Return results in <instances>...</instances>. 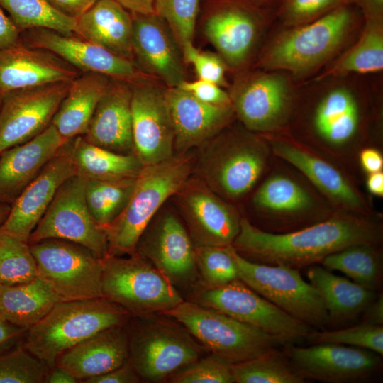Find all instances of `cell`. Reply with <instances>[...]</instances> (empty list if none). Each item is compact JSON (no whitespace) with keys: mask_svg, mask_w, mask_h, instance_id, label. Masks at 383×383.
Returning a JSON list of instances; mask_svg holds the SVG:
<instances>
[{"mask_svg":"<svg viewBox=\"0 0 383 383\" xmlns=\"http://www.w3.org/2000/svg\"><path fill=\"white\" fill-rule=\"evenodd\" d=\"M355 0H282L276 14L286 27L311 22Z\"/></svg>","mask_w":383,"mask_h":383,"instance_id":"47","label":"cell"},{"mask_svg":"<svg viewBox=\"0 0 383 383\" xmlns=\"http://www.w3.org/2000/svg\"><path fill=\"white\" fill-rule=\"evenodd\" d=\"M21 29L0 6V50L21 41Z\"/></svg>","mask_w":383,"mask_h":383,"instance_id":"52","label":"cell"},{"mask_svg":"<svg viewBox=\"0 0 383 383\" xmlns=\"http://www.w3.org/2000/svg\"><path fill=\"white\" fill-rule=\"evenodd\" d=\"M306 276L323 299L330 323L355 318L377 296L375 291L319 266L309 267Z\"/></svg>","mask_w":383,"mask_h":383,"instance_id":"30","label":"cell"},{"mask_svg":"<svg viewBox=\"0 0 383 383\" xmlns=\"http://www.w3.org/2000/svg\"><path fill=\"white\" fill-rule=\"evenodd\" d=\"M259 20L257 13L249 7L227 5L208 18L204 33L224 62L238 67L250 55L256 39Z\"/></svg>","mask_w":383,"mask_h":383,"instance_id":"27","label":"cell"},{"mask_svg":"<svg viewBox=\"0 0 383 383\" xmlns=\"http://www.w3.org/2000/svg\"><path fill=\"white\" fill-rule=\"evenodd\" d=\"M111 79L99 73L83 72L70 82L52 121L64 138L71 140L85 133Z\"/></svg>","mask_w":383,"mask_h":383,"instance_id":"29","label":"cell"},{"mask_svg":"<svg viewBox=\"0 0 383 383\" xmlns=\"http://www.w3.org/2000/svg\"><path fill=\"white\" fill-rule=\"evenodd\" d=\"M72 160L76 175L87 180L135 179L144 167L135 154L116 152L95 145L82 135L72 139Z\"/></svg>","mask_w":383,"mask_h":383,"instance_id":"31","label":"cell"},{"mask_svg":"<svg viewBox=\"0 0 383 383\" xmlns=\"http://www.w3.org/2000/svg\"><path fill=\"white\" fill-rule=\"evenodd\" d=\"M136 178L109 181L87 180L86 203L91 216L100 227L104 228L109 225L124 209Z\"/></svg>","mask_w":383,"mask_h":383,"instance_id":"37","label":"cell"},{"mask_svg":"<svg viewBox=\"0 0 383 383\" xmlns=\"http://www.w3.org/2000/svg\"><path fill=\"white\" fill-rule=\"evenodd\" d=\"M74 33L132 60L133 16L114 0H98L75 18Z\"/></svg>","mask_w":383,"mask_h":383,"instance_id":"28","label":"cell"},{"mask_svg":"<svg viewBox=\"0 0 383 383\" xmlns=\"http://www.w3.org/2000/svg\"><path fill=\"white\" fill-rule=\"evenodd\" d=\"M365 20H383V0H355Z\"/></svg>","mask_w":383,"mask_h":383,"instance_id":"54","label":"cell"},{"mask_svg":"<svg viewBox=\"0 0 383 383\" xmlns=\"http://www.w3.org/2000/svg\"><path fill=\"white\" fill-rule=\"evenodd\" d=\"M231 364L210 353L167 378L170 383H233Z\"/></svg>","mask_w":383,"mask_h":383,"instance_id":"46","label":"cell"},{"mask_svg":"<svg viewBox=\"0 0 383 383\" xmlns=\"http://www.w3.org/2000/svg\"><path fill=\"white\" fill-rule=\"evenodd\" d=\"M194 251L201 286L219 287L238 279L237 266L228 246H195Z\"/></svg>","mask_w":383,"mask_h":383,"instance_id":"42","label":"cell"},{"mask_svg":"<svg viewBox=\"0 0 383 383\" xmlns=\"http://www.w3.org/2000/svg\"><path fill=\"white\" fill-rule=\"evenodd\" d=\"M189 179L176 194L194 246L231 245L240 218L204 182Z\"/></svg>","mask_w":383,"mask_h":383,"instance_id":"17","label":"cell"},{"mask_svg":"<svg viewBox=\"0 0 383 383\" xmlns=\"http://www.w3.org/2000/svg\"><path fill=\"white\" fill-rule=\"evenodd\" d=\"M261 1L266 4L271 5V6L272 5H277V9L282 0H261Z\"/></svg>","mask_w":383,"mask_h":383,"instance_id":"61","label":"cell"},{"mask_svg":"<svg viewBox=\"0 0 383 383\" xmlns=\"http://www.w3.org/2000/svg\"><path fill=\"white\" fill-rule=\"evenodd\" d=\"M131 315L104 297L63 301L28 328L23 346L49 368L67 349L106 328L126 325Z\"/></svg>","mask_w":383,"mask_h":383,"instance_id":"3","label":"cell"},{"mask_svg":"<svg viewBox=\"0 0 383 383\" xmlns=\"http://www.w3.org/2000/svg\"><path fill=\"white\" fill-rule=\"evenodd\" d=\"M142 379L129 360L120 367L101 375L91 377L83 383H138Z\"/></svg>","mask_w":383,"mask_h":383,"instance_id":"50","label":"cell"},{"mask_svg":"<svg viewBox=\"0 0 383 383\" xmlns=\"http://www.w3.org/2000/svg\"><path fill=\"white\" fill-rule=\"evenodd\" d=\"M26 331L0 317V354L21 344Z\"/></svg>","mask_w":383,"mask_h":383,"instance_id":"51","label":"cell"},{"mask_svg":"<svg viewBox=\"0 0 383 383\" xmlns=\"http://www.w3.org/2000/svg\"><path fill=\"white\" fill-rule=\"evenodd\" d=\"M360 13L355 4H345L311 22L287 27L268 45L260 66L299 75L313 70L338 50Z\"/></svg>","mask_w":383,"mask_h":383,"instance_id":"4","label":"cell"},{"mask_svg":"<svg viewBox=\"0 0 383 383\" xmlns=\"http://www.w3.org/2000/svg\"><path fill=\"white\" fill-rule=\"evenodd\" d=\"M192 167V157L186 152L143 167L126 207L104 228L108 255L122 256L136 252L140 236L164 203L189 179Z\"/></svg>","mask_w":383,"mask_h":383,"instance_id":"2","label":"cell"},{"mask_svg":"<svg viewBox=\"0 0 383 383\" xmlns=\"http://www.w3.org/2000/svg\"><path fill=\"white\" fill-rule=\"evenodd\" d=\"M178 87L187 91L198 100L213 105H231V99L218 84L199 79L192 82H183Z\"/></svg>","mask_w":383,"mask_h":383,"instance_id":"49","label":"cell"},{"mask_svg":"<svg viewBox=\"0 0 383 383\" xmlns=\"http://www.w3.org/2000/svg\"><path fill=\"white\" fill-rule=\"evenodd\" d=\"M48 370L22 343L0 354V383H44Z\"/></svg>","mask_w":383,"mask_h":383,"instance_id":"44","label":"cell"},{"mask_svg":"<svg viewBox=\"0 0 383 383\" xmlns=\"http://www.w3.org/2000/svg\"><path fill=\"white\" fill-rule=\"evenodd\" d=\"M199 0H156L155 13L171 30L181 49L193 43Z\"/></svg>","mask_w":383,"mask_h":383,"instance_id":"45","label":"cell"},{"mask_svg":"<svg viewBox=\"0 0 383 383\" xmlns=\"http://www.w3.org/2000/svg\"><path fill=\"white\" fill-rule=\"evenodd\" d=\"M82 72L53 53L19 43L0 50V91L71 82Z\"/></svg>","mask_w":383,"mask_h":383,"instance_id":"19","label":"cell"},{"mask_svg":"<svg viewBox=\"0 0 383 383\" xmlns=\"http://www.w3.org/2000/svg\"><path fill=\"white\" fill-rule=\"evenodd\" d=\"M133 52L140 66L169 87L186 80L178 44L166 22L156 14L133 16Z\"/></svg>","mask_w":383,"mask_h":383,"instance_id":"20","label":"cell"},{"mask_svg":"<svg viewBox=\"0 0 383 383\" xmlns=\"http://www.w3.org/2000/svg\"><path fill=\"white\" fill-rule=\"evenodd\" d=\"M363 31L357 43L320 76L367 74L383 69V20H365Z\"/></svg>","mask_w":383,"mask_h":383,"instance_id":"35","label":"cell"},{"mask_svg":"<svg viewBox=\"0 0 383 383\" xmlns=\"http://www.w3.org/2000/svg\"><path fill=\"white\" fill-rule=\"evenodd\" d=\"M0 6L21 31L38 28L63 34L74 31L75 18L59 12L47 0H0Z\"/></svg>","mask_w":383,"mask_h":383,"instance_id":"39","label":"cell"},{"mask_svg":"<svg viewBox=\"0 0 383 383\" xmlns=\"http://www.w3.org/2000/svg\"><path fill=\"white\" fill-rule=\"evenodd\" d=\"M78 380L64 369L55 365L49 368L44 383H77Z\"/></svg>","mask_w":383,"mask_h":383,"instance_id":"58","label":"cell"},{"mask_svg":"<svg viewBox=\"0 0 383 383\" xmlns=\"http://www.w3.org/2000/svg\"><path fill=\"white\" fill-rule=\"evenodd\" d=\"M240 121L253 131H267L282 119L289 101L287 82L277 73L252 76L230 96Z\"/></svg>","mask_w":383,"mask_h":383,"instance_id":"24","label":"cell"},{"mask_svg":"<svg viewBox=\"0 0 383 383\" xmlns=\"http://www.w3.org/2000/svg\"><path fill=\"white\" fill-rule=\"evenodd\" d=\"M305 339L312 344L337 343L373 351L383 355V327L365 321L345 329L316 331Z\"/></svg>","mask_w":383,"mask_h":383,"instance_id":"43","label":"cell"},{"mask_svg":"<svg viewBox=\"0 0 383 383\" xmlns=\"http://www.w3.org/2000/svg\"><path fill=\"white\" fill-rule=\"evenodd\" d=\"M165 96L174 132V150L177 153L203 144L228 121L233 111L231 105L220 106L202 102L177 87L165 90Z\"/></svg>","mask_w":383,"mask_h":383,"instance_id":"23","label":"cell"},{"mask_svg":"<svg viewBox=\"0 0 383 383\" xmlns=\"http://www.w3.org/2000/svg\"><path fill=\"white\" fill-rule=\"evenodd\" d=\"M133 14L151 15L155 13L156 0H114Z\"/></svg>","mask_w":383,"mask_h":383,"instance_id":"57","label":"cell"},{"mask_svg":"<svg viewBox=\"0 0 383 383\" xmlns=\"http://www.w3.org/2000/svg\"><path fill=\"white\" fill-rule=\"evenodd\" d=\"M359 122V109L352 93L337 88L327 93L320 101L314 116L318 133L333 144L348 141L355 134Z\"/></svg>","mask_w":383,"mask_h":383,"instance_id":"34","label":"cell"},{"mask_svg":"<svg viewBox=\"0 0 383 383\" xmlns=\"http://www.w3.org/2000/svg\"><path fill=\"white\" fill-rule=\"evenodd\" d=\"M194 245L179 218L165 212L153 218L140 236L136 252L150 261L179 292L201 284Z\"/></svg>","mask_w":383,"mask_h":383,"instance_id":"12","label":"cell"},{"mask_svg":"<svg viewBox=\"0 0 383 383\" xmlns=\"http://www.w3.org/2000/svg\"><path fill=\"white\" fill-rule=\"evenodd\" d=\"M69 140L51 123L45 131L0 153V202L11 204Z\"/></svg>","mask_w":383,"mask_h":383,"instance_id":"22","label":"cell"},{"mask_svg":"<svg viewBox=\"0 0 383 383\" xmlns=\"http://www.w3.org/2000/svg\"><path fill=\"white\" fill-rule=\"evenodd\" d=\"M98 0H47L57 11L76 18L87 11Z\"/></svg>","mask_w":383,"mask_h":383,"instance_id":"53","label":"cell"},{"mask_svg":"<svg viewBox=\"0 0 383 383\" xmlns=\"http://www.w3.org/2000/svg\"><path fill=\"white\" fill-rule=\"evenodd\" d=\"M363 320L374 325L383 324V296L377 295L375 299L362 311Z\"/></svg>","mask_w":383,"mask_h":383,"instance_id":"56","label":"cell"},{"mask_svg":"<svg viewBox=\"0 0 383 383\" xmlns=\"http://www.w3.org/2000/svg\"><path fill=\"white\" fill-rule=\"evenodd\" d=\"M86 182L84 178L74 175L60 186L30 234L29 243L62 239L80 244L100 258L108 255L106 232L96 223L86 203Z\"/></svg>","mask_w":383,"mask_h":383,"instance_id":"11","label":"cell"},{"mask_svg":"<svg viewBox=\"0 0 383 383\" xmlns=\"http://www.w3.org/2000/svg\"><path fill=\"white\" fill-rule=\"evenodd\" d=\"M237 383H304L285 351L274 349L255 358L231 365Z\"/></svg>","mask_w":383,"mask_h":383,"instance_id":"38","label":"cell"},{"mask_svg":"<svg viewBox=\"0 0 383 383\" xmlns=\"http://www.w3.org/2000/svg\"><path fill=\"white\" fill-rule=\"evenodd\" d=\"M187 300L291 343L305 339L312 331L311 326L287 313L240 279L215 288L201 285L189 294Z\"/></svg>","mask_w":383,"mask_h":383,"instance_id":"10","label":"cell"},{"mask_svg":"<svg viewBox=\"0 0 383 383\" xmlns=\"http://www.w3.org/2000/svg\"><path fill=\"white\" fill-rule=\"evenodd\" d=\"M37 277L60 301L101 298V258L71 241L48 238L29 243Z\"/></svg>","mask_w":383,"mask_h":383,"instance_id":"9","label":"cell"},{"mask_svg":"<svg viewBox=\"0 0 383 383\" xmlns=\"http://www.w3.org/2000/svg\"><path fill=\"white\" fill-rule=\"evenodd\" d=\"M367 187L370 193L378 196L383 195V174L377 172L370 174L367 180Z\"/></svg>","mask_w":383,"mask_h":383,"instance_id":"59","label":"cell"},{"mask_svg":"<svg viewBox=\"0 0 383 383\" xmlns=\"http://www.w3.org/2000/svg\"><path fill=\"white\" fill-rule=\"evenodd\" d=\"M228 249L235 262L238 279L258 294L311 327L330 323L322 298L299 269L250 261L232 245Z\"/></svg>","mask_w":383,"mask_h":383,"instance_id":"8","label":"cell"},{"mask_svg":"<svg viewBox=\"0 0 383 383\" xmlns=\"http://www.w3.org/2000/svg\"><path fill=\"white\" fill-rule=\"evenodd\" d=\"M134 152L144 166L174 155V132L165 90L140 81L131 83Z\"/></svg>","mask_w":383,"mask_h":383,"instance_id":"16","label":"cell"},{"mask_svg":"<svg viewBox=\"0 0 383 383\" xmlns=\"http://www.w3.org/2000/svg\"><path fill=\"white\" fill-rule=\"evenodd\" d=\"M274 153L305 174L317 187L335 201L353 209L362 202L342 174L326 162L292 145L277 143Z\"/></svg>","mask_w":383,"mask_h":383,"instance_id":"33","label":"cell"},{"mask_svg":"<svg viewBox=\"0 0 383 383\" xmlns=\"http://www.w3.org/2000/svg\"><path fill=\"white\" fill-rule=\"evenodd\" d=\"M163 314L176 320L207 350L231 365L291 343L189 300Z\"/></svg>","mask_w":383,"mask_h":383,"instance_id":"7","label":"cell"},{"mask_svg":"<svg viewBox=\"0 0 383 383\" xmlns=\"http://www.w3.org/2000/svg\"><path fill=\"white\" fill-rule=\"evenodd\" d=\"M182 55L186 62L192 64L199 79L225 86L226 65L220 55L198 50L193 43L185 45Z\"/></svg>","mask_w":383,"mask_h":383,"instance_id":"48","label":"cell"},{"mask_svg":"<svg viewBox=\"0 0 383 383\" xmlns=\"http://www.w3.org/2000/svg\"><path fill=\"white\" fill-rule=\"evenodd\" d=\"M1 101H2V94L0 91V107H1Z\"/></svg>","mask_w":383,"mask_h":383,"instance_id":"62","label":"cell"},{"mask_svg":"<svg viewBox=\"0 0 383 383\" xmlns=\"http://www.w3.org/2000/svg\"><path fill=\"white\" fill-rule=\"evenodd\" d=\"M126 324L103 330L67 349L57 357L55 365L79 382L120 367L128 360Z\"/></svg>","mask_w":383,"mask_h":383,"instance_id":"26","label":"cell"},{"mask_svg":"<svg viewBox=\"0 0 383 383\" xmlns=\"http://www.w3.org/2000/svg\"><path fill=\"white\" fill-rule=\"evenodd\" d=\"M104 298L127 310L131 316L163 314L184 299L174 286L136 252L128 257L101 258Z\"/></svg>","mask_w":383,"mask_h":383,"instance_id":"6","label":"cell"},{"mask_svg":"<svg viewBox=\"0 0 383 383\" xmlns=\"http://www.w3.org/2000/svg\"><path fill=\"white\" fill-rule=\"evenodd\" d=\"M131 97V83L111 79L82 135L84 138L91 144L116 152L135 154Z\"/></svg>","mask_w":383,"mask_h":383,"instance_id":"25","label":"cell"},{"mask_svg":"<svg viewBox=\"0 0 383 383\" xmlns=\"http://www.w3.org/2000/svg\"><path fill=\"white\" fill-rule=\"evenodd\" d=\"M264 164L260 149L245 142L226 149L207 150L202 157L201 170L204 183L213 192L236 199L252 189Z\"/></svg>","mask_w":383,"mask_h":383,"instance_id":"21","label":"cell"},{"mask_svg":"<svg viewBox=\"0 0 383 383\" xmlns=\"http://www.w3.org/2000/svg\"><path fill=\"white\" fill-rule=\"evenodd\" d=\"M59 301L51 289L38 277L22 284H0V317L27 330Z\"/></svg>","mask_w":383,"mask_h":383,"instance_id":"32","label":"cell"},{"mask_svg":"<svg viewBox=\"0 0 383 383\" xmlns=\"http://www.w3.org/2000/svg\"><path fill=\"white\" fill-rule=\"evenodd\" d=\"M360 159L363 169L369 174L380 172L382 169V157L375 149L363 150L360 153Z\"/></svg>","mask_w":383,"mask_h":383,"instance_id":"55","label":"cell"},{"mask_svg":"<svg viewBox=\"0 0 383 383\" xmlns=\"http://www.w3.org/2000/svg\"><path fill=\"white\" fill-rule=\"evenodd\" d=\"M36 277V262L29 243L0 229V284H22Z\"/></svg>","mask_w":383,"mask_h":383,"instance_id":"40","label":"cell"},{"mask_svg":"<svg viewBox=\"0 0 383 383\" xmlns=\"http://www.w3.org/2000/svg\"><path fill=\"white\" fill-rule=\"evenodd\" d=\"M71 82L50 83L2 94L0 153L35 137L52 123Z\"/></svg>","mask_w":383,"mask_h":383,"instance_id":"13","label":"cell"},{"mask_svg":"<svg viewBox=\"0 0 383 383\" xmlns=\"http://www.w3.org/2000/svg\"><path fill=\"white\" fill-rule=\"evenodd\" d=\"M380 238L374 224L350 217H333L284 233L265 231L240 218L239 233L231 245L256 262L299 269L350 245L376 244Z\"/></svg>","mask_w":383,"mask_h":383,"instance_id":"1","label":"cell"},{"mask_svg":"<svg viewBox=\"0 0 383 383\" xmlns=\"http://www.w3.org/2000/svg\"><path fill=\"white\" fill-rule=\"evenodd\" d=\"M131 316L126 324L128 360L142 380L166 382L207 350L179 322L163 314Z\"/></svg>","mask_w":383,"mask_h":383,"instance_id":"5","label":"cell"},{"mask_svg":"<svg viewBox=\"0 0 383 383\" xmlns=\"http://www.w3.org/2000/svg\"><path fill=\"white\" fill-rule=\"evenodd\" d=\"M294 370L305 380L328 383L358 382L369 379L382 367L380 355L364 348L337 343L284 350Z\"/></svg>","mask_w":383,"mask_h":383,"instance_id":"14","label":"cell"},{"mask_svg":"<svg viewBox=\"0 0 383 383\" xmlns=\"http://www.w3.org/2000/svg\"><path fill=\"white\" fill-rule=\"evenodd\" d=\"M11 204L8 203L0 202V226L6 221L10 210Z\"/></svg>","mask_w":383,"mask_h":383,"instance_id":"60","label":"cell"},{"mask_svg":"<svg viewBox=\"0 0 383 383\" xmlns=\"http://www.w3.org/2000/svg\"><path fill=\"white\" fill-rule=\"evenodd\" d=\"M256 206L275 212H297L308 207L307 192L292 179L284 176L268 179L254 196Z\"/></svg>","mask_w":383,"mask_h":383,"instance_id":"41","label":"cell"},{"mask_svg":"<svg viewBox=\"0 0 383 383\" xmlns=\"http://www.w3.org/2000/svg\"><path fill=\"white\" fill-rule=\"evenodd\" d=\"M74 175L76 174L72 160L71 139L11 204L10 212L0 229L28 242L58 189Z\"/></svg>","mask_w":383,"mask_h":383,"instance_id":"18","label":"cell"},{"mask_svg":"<svg viewBox=\"0 0 383 383\" xmlns=\"http://www.w3.org/2000/svg\"><path fill=\"white\" fill-rule=\"evenodd\" d=\"M373 245H350L326 256L322 265L330 270L343 272L354 282L375 291L380 286L382 265Z\"/></svg>","mask_w":383,"mask_h":383,"instance_id":"36","label":"cell"},{"mask_svg":"<svg viewBox=\"0 0 383 383\" xmlns=\"http://www.w3.org/2000/svg\"><path fill=\"white\" fill-rule=\"evenodd\" d=\"M21 40L28 47L53 53L82 73H99L129 83L143 79L132 60L74 33L63 34L48 28H32L22 31Z\"/></svg>","mask_w":383,"mask_h":383,"instance_id":"15","label":"cell"}]
</instances>
